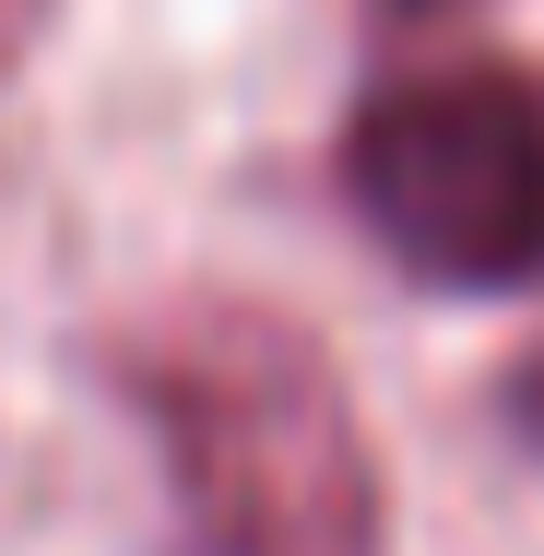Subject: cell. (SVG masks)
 I'll return each instance as SVG.
<instances>
[{"label":"cell","instance_id":"cell-1","mask_svg":"<svg viewBox=\"0 0 544 556\" xmlns=\"http://www.w3.org/2000/svg\"><path fill=\"white\" fill-rule=\"evenodd\" d=\"M107 391L166 450L202 556H379V450L284 308L166 296L107 332Z\"/></svg>","mask_w":544,"mask_h":556},{"label":"cell","instance_id":"cell-2","mask_svg":"<svg viewBox=\"0 0 544 556\" xmlns=\"http://www.w3.org/2000/svg\"><path fill=\"white\" fill-rule=\"evenodd\" d=\"M343 202L355 225L438 296H521L544 285V60H438L391 72L343 118Z\"/></svg>","mask_w":544,"mask_h":556},{"label":"cell","instance_id":"cell-3","mask_svg":"<svg viewBox=\"0 0 544 556\" xmlns=\"http://www.w3.org/2000/svg\"><path fill=\"white\" fill-rule=\"evenodd\" d=\"M497 427H509V439L544 462V343L521 355V367H509V379H497Z\"/></svg>","mask_w":544,"mask_h":556},{"label":"cell","instance_id":"cell-4","mask_svg":"<svg viewBox=\"0 0 544 556\" xmlns=\"http://www.w3.org/2000/svg\"><path fill=\"white\" fill-rule=\"evenodd\" d=\"M48 12H60V0H0V84L24 72V48L48 36Z\"/></svg>","mask_w":544,"mask_h":556},{"label":"cell","instance_id":"cell-5","mask_svg":"<svg viewBox=\"0 0 544 556\" xmlns=\"http://www.w3.org/2000/svg\"><path fill=\"white\" fill-rule=\"evenodd\" d=\"M379 12H461V0H379Z\"/></svg>","mask_w":544,"mask_h":556}]
</instances>
